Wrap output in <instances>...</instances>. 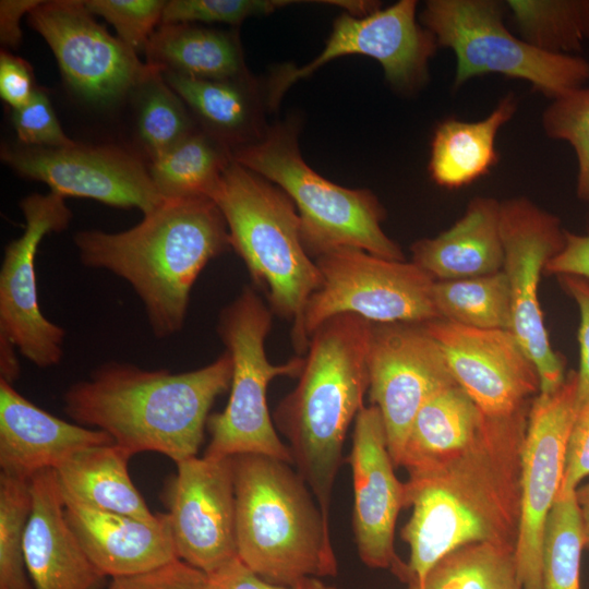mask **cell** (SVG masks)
Instances as JSON below:
<instances>
[{"label": "cell", "mask_w": 589, "mask_h": 589, "mask_svg": "<svg viewBox=\"0 0 589 589\" xmlns=\"http://www.w3.org/2000/svg\"><path fill=\"white\" fill-rule=\"evenodd\" d=\"M206 589H337L316 577H305L293 585L268 582L249 569L238 557L207 575Z\"/></svg>", "instance_id": "44"}, {"label": "cell", "mask_w": 589, "mask_h": 589, "mask_svg": "<svg viewBox=\"0 0 589 589\" xmlns=\"http://www.w3.org/2000/svg\"><path fill=\"white\" fill-rule=\"evenodd\" d=\"M176 465L166 494L176 551L208 575L238 557L231 457L195 456Z\"/></svg>", "instance_id": "18"}, {"label": "cell", "mask_w": 589, "mask_h": 589, "mask_svg": "<svg viewBox=\"0 0 589 589\" xmlns=\"http://www.w3.org/2000/svg\"><path fill=\"white\" fill-rule=\"evenodd\" d=\"M64 200L53 192L22 199L25 230L5 247L0 269V337L38 368L57 365L63 357L65 332L39 306L35 256L46 235L68 228L72 212Z\"/></svg>", "instance_id": "16"}, {"label": "cell", "mask_w": 589, "mask_h": 589, "mask_svg": "<svg viewBox=\"0 0 589 589\" xmlns=\"http://www.w3.org/2000/svg\"><path fill=\"white\" fill-rule=\"evenodd\" d=\"M35 84L31 65L7 50L0 53V96L12 108L25 106L34 96Z\"/></svg>", "instance_id": "45"}, {"label": "cell", "mask_w": 589, "mask_h": 589, "mask_svg": "<svg viewBox=\"0 0 589 589\" xmlns=\"http://www.w3.org/2000/svg\"><path fill=\"white\" fill-rule=\"evenodd\" d=\"M207 575L177 558L135 575L115 577L109 589H206Z\"/></svg>", "instance_id": "41"}, {"label": "cell", "mask_w": 589, "mask_h": 589, "mask_svg": "<svg viewBox=\"0 0 589 589\" xmlns=\"http://www.w3.org/2000/svg\"><path fill=\"white\" fill-rule=\"evenodd\" d=\"M130 457L115 443L74 454L53 470L63 500L149 522L157 521L159 514L149 510L131 480L128 469Z\"/></svg>", "instance_id": "26"}, {"label": "cell", "mask_w": 589, "mask_h": 589, "mask_svg": "<svg viewBox=\"0 0 589 589\" xmlns=\"http://www.w3.org/2000/svg\"><path fill=\"white\" fill-rule=\"evenodd\" d=\"M1 159L26 179L41 181L64 199L85 197L109 206L137 208L143 215L165 199L148 167L134 153L111 145L75 144L47 148L5 145Z\"/></svg>", "instance_id": "17"}, {"label": "cell", "mask_w": 589, "mask_h": 589, "mask_svg": "<svg viewBox=\"0 0 589 589\" xmlns=\"http://www.w3.org/2000/svg\"><path fill=\"white\" fill-rule=\"evenodd\" d=\"M231 375L226 350L182 373L107 362L67 389L64 412L77 424L105 431L131 456L155 452L178 464L197 455L208 412L229 389Z\"/></svg>", "instance_id": "2"}, {"label": "cell", "mask_w": 589, "mask_h": 589, "mask_svg": "<svg viewBox=\"0 0 589 589\" xmlns=\"http://www.w3.org/2000/svg\"><path fill=\"white\" fill-rule=\"evenodd\" d=\"M517 110L514 94L503 97L483 119L474 122L455 117L435 129L429 161L432 180L445 189H460L485 176L498 161L496 137Z\"/></svg>", "instance_id": "27"}, {"label": "cell", "mask_w": 589, "mask_h": 589, "mask_svg": "<svg viewBox=\"0 0 589 589\" xmlns=\"http://www.w3.org/2000/svg\"><path fill=\"white\" fill-rule=\"evenodd\" d=\"M113 443L105 431L55 417L0 380V473L31 481L83 449Z\"/></svg>", "instance_id": "21"}, {"label": "cell", "mask_w": 589, "mask_h": 589, "mask_svg": "<svg viewBox=\"0 0 589 589\" xmlns=\"http://www.w3.org/2000/svg\"><path fill=\"white\" fill-rule=\"evenodd\" d=\"M529 409L485 416L467 448L408 471L406 507H412V513L401 529L410 548L408 584L420 582L442 557L467 544L515 549Z\"/></svg>", "instance_id": "1"}, {"label": "cell", "mask_w": 589, "mask_h": 589, "mask_svg": "<svg viewBox=\"0 0 589 589\" xmlns=\"http://www.w3.org/2000/svg\"><path fill=\"white\" fill-rule=\"evenodd\" d=\"M211 200L225 219L230 247L265 291L271 310L292 322V334L322 284L315 261L303 245L293 202L277 185L233 159Z\"/></svg>", "instance_id": "6"}, {"label": "cell", "mask_w": 589, "mask_h": 589, "mask_svg": "<svg viewBox=\"0 0 589 589\" xmlns=\"http://www.w3.org/2000/svg\"><path fill=\"white\" fill-rule=\"evenodd\" d=\"M31 507L29 481L0 473V589H34L24 549Z\"/></svg>", "instance_id": "36"}, {"label": "cell", "mask_w": 589, "mask_h": 589, "mask_svg": "<svg viewBox=\"0 0 589 589\" xmlns=\"http://www.w3.org/2000/svg\"><path fill=\"white\" fill-rule=\"evenodd\" d=\"M297 1L287 0H170L166 1L160 24H240L254 15L275 12Z\"/></svg>", "instance_id": "38"}, {"label": "cell", "mask_w": 589, "mask_h": 589, "mask_svg": "<svg viewBox=\"0 0 589 589\" xmlns=\"http://www.w3.org/2000/svg\"><path fill=\"white\" fill-rule=\"evenodd\" d=\"M505 2L496 0H429L421 24L437 46L456 57L455 88L469 80L500 74L530 83L534 91L558 98L585 86L589 61L578 55H552L515 36L504 24Z\"/></svg>", "instance_id": "9"}, {"label": "cell", "mask_w": 589, "mask_h": 589, "mask_svg": "<svg viewBox=\"0 0 589 589\" xmlns=\"http://www.w3.org/2000/svg\"><path fill=\"white\" fill-rule=\"evenodd\" d=\"M502 271L512 296L510 332L534 363L540 393H552L566 377L564 359L550 341L539 299L541 275L564 247L565 229L554 214L526 196L501 202Z\"/></svg>", "instance_id": "11"}, {"label": "cell", "mask_w": 589, "mask_h": 589, "mask_svg": "<svg viewBox=\"0 0 589 589\" xmlns=\"http://www.w3.org/2000/svg\"><path fill=\"white\" fill-rule=\"evenodd\" d=\"M40 0H1L0 1V41L5 47L20 45L23 34L20 27L22 17L33 11Z\"/></svg>", "instance_id": "47"}, {"label": "cell", "mask_w": 589, "mask_h": 589, "mask_svg": "<svg viewBox=\"0 0 589 589\" xmlns=\"http://www.w3.org/2000/svg\"><path fill=\"white\" fill-rule=\"evenodd\" d=\"M232 151L196 129L161 155L151 159V178L164 199L212 197Z\"/></svg>", "instance_id": "30"}, {"label": "cell", "mask_w": 589, "mask_h": 589, "mask_svg": "<svg viewBox=\"0 0 589 589\" xmlns=\"http://www.w3.org/2000/svg\"><path fill=\"white\" fill-rule=\"evenodd\" d=\"M417 5L416 0H399L363 17L340 14L316 58L301 68L281 67L272 75L267 106L276 108L298 80L349 55L375 59L395 91L405 94L419 91L429 81V63L438 46L432 33L417 21Z\"/></svg>", "instance_id": "12"}, {"label": "cell", "mask_w": 589, "mask_h": 589, "mask_svg": "<svg viewBox=\"0 0 589 589\" xmlns=\"http://www.w3.org/2000/svg\"><path fill=\"white\" fill-rule=\"evenodd\" d=\"M231 464L238 558L276 585L335 576L329 521L299 472L257 454L232 456Z\"/></svg>", "instance_id": "5"}, {"label": "cell", "mask_w": 589, "mask_h": 589, "mask_svg": "<svg viewBox=\"0 0 589 589\" xmlns=\"http://www.w3.org/2000/svg\"><path fill=\"white\" fill-rule=\"evenodd\" d=\"M541 123L548 137L566 142L573 148L577 159L576 194L589 204V87L551 100Z\"/></svg>", "instance_id": "37"}, {"label": "cell", "mask_w": 589, "mask_h": 589, "mask_svg": "<svg viewBox=\"0 0 589 589\" xmlns=\"http://www.w3.org/2000/svg\"><path fill=\"white\" fill-rule=\"evenodd\" d=\"M314 261L322 284L291 334L299 356L305 354L311 334L338 314H356L373 324L438 318L432 296L435 280L411 261L387 260L349 247L325 252Z\"/></svg>", "instance_id": "10"}, {"label": "cell", "mask_w": 589, "mask_h": 589, "mask_svg": "<svg viewBox=\"0 0 589 589\" xmlns=\"http://www.w3.org/2000/svg\"><path fill=\"white\" fill-rule=\"evenodd\" d=\"M432 296L441 320L480 329H512V296L503 271L435 281Z\"/></svg>", "instance_id": "31"}, {"label": "cell", "mask_w": 589, "mask_h": 589, "mask_svg": "<svg viewBox=\"0 0 589 589\" xmlns=\"http://www.w3.org/2000/svg\"><path fill=\"white\" fill-rule=\"evenodd\" d=\"M584 548L585 536L575 492L558 495L544 526L542 589H580Z\"/></svg>", "instance_id": "34"}, {"label": "cell", "mask_w": 589, "mask_h": 589, "mask_svg": "<svg viewBox=\"0 0 589 589\" xmlns=\"http://www.w3.org/2000/svg\"><path fill=\"white\" fill-rule=\"evenodd\" d=\"M353 482L352 527L361 561L371 568L390 569L408 581V566L394 546L398 514L406 507L405 482L394 471L380 410L363 407L354 420L348 457Z\"/></svg>", "instance_id": "20"}, {"label": "cell", "mask_w": 589, "mask_h": 589, "mask_svg": "<svg viewBox=\"0 0 589 589\" xmlns=\"http://www.w3.org/2000/svg\"><path fill=\"white\" fill-rule=\"evenodd\" d=\"M82 0L41 1L28 25L52 50L67 84L80 96L109 104L135 92L159 69L97 23Z\"/></svg>", "instance_id": "14"}, {"label": "cell", "mask_w": 589, "mask_h": 589, "mask_svg": "<svg viewBox=\"0 0 589 589\" xmlns=\"http://www.w3.org/2000/svg\"><path fill=\"white\" fill-rule=\"evenodd\" d=\"M372 328L373 323L351 313L323 322L309 337L296 387L274 411L292 465L328 521L345 437L369 390Z\"/></svg>", "instance_id": "4"}, {"label": "cell", "mask_w": 589, "mask_h": 589, "mask_svg": "<svg viewBox=\"0 0 589 589\" xmlns=\"http://www.w3.org/2000/svg\"><path fill=\"white\" fill-rule=\"evenodd\" d=\"M73 240L83 265L130 284L157 338L183 327L199 275L231 248L220 211L205 197L165 199L132 228L82 230Z\"/></svg>", "instance_id": "3"}, {"label": "cell", "mask_w": 589, "mask_h": 589, "mask_svg": "<svg viewBox=\"0 0 589 589\" xmlns=\"http://www.w3.org/2000/svg\"><path fill=\"white\" fill-rule=\"evenodd\" d=\"M411 262L435 281L483 276L502 271L501 202L474 196L464 215L433 238L414 241Z\"/></svg>", "instance_id": "24"}, {"label": "cell", "mask_w": 589, "mask_h": 589, "mask_svg": "<svg viewBox=\"0 0 589 589\" xmlns=\"http://www.w3.org/2000/svg\"><path fill=\"white\" fill-rule=\"evenodd\" d=\"M135 92H139L137 133L151 159L197 129L188 107L167 84L160 70Z\"/></svg>", "instance_id": "35"}, {"label": "cell", "mask_w": 589, "mask_h": 589, "mask_svg": "<svg viewBox=\"0 0 589 589\" xmlns=\"http://www.w3.org/2000/svg\"><path fill=\"white\" fill-rule=\"evenodd\" d=\"M484 418L457 384L438 392L417 413L399 466L411 471L467 448L478 436Z\"/></svg>", "instance_id": "29"}, {"label": "cell", "mask_w": 589, "mask_h": 589, "mask_svg": "<svg viewBox=\"0 0 589 589\" xmlns=\"http://www.w3.org/2000/svg\"><path fill=\"white\" fill-rule=\"evenodd\" d=\"M92 14L104 17L117 31L118 38L137 51L161 23L163 0H84Z\"/></svg>", "instance_id": "39"}, {"label": "cell", "mask_w": 589, "mask_h": 589, "mask_svg": "<svg viewBox=\"0 0 589 589\" xmlns=\"http://www.w3.org/2000/svg\"><path fill=\"white\" fill-rule=\"evenodd\" d=\"M291 122L267 127L257 141L232 152L236 163L281 189L293 202L303 245L314 260L337 248L406 261L401 248L383 230L385 211L368 189H348L306 165Z\"/></svg>", "instance_id": "7"}, {"label": "cell", "mask_w": 589, "mask_h": 589, "mask_svg": "<svg viewBox=\"0 0 589 589\" xmlns=\"http://www.w3.org/2000/svg\"><path fill=\"white\" fill-rule=\"evenodd\" d=\"M272 310L256 291L244 287L219 315L217 332L232 362L230 395L221 412L208 416L211 435L205 456L228 458L257 454L292 465L267 406L268 384L278 376L298 377L303 357L273 364L265 352Z\"/></svg>", "instance_id": "8"}, {"label": "cell", "mask_w": 589, "mask_h": 589, "mask_svg": "<svg viewBox=\"0 0 589 589\" xmlns=\"http://www.w3.org/2000/svg\"><path fill=\"white\" fill-rule=\"evenodd\" d=\"M167 84L191 110L204 132L232 152L261 139L262 100L250 75L232 80H204L165 71Z\"/></svg>", "instance_id": "25"}, {"label": "cell", "mask_w": 589, "mask_h": 589, "mask_svg": "<svg viewBox=\"0 0 589 589\" xmlns=\"http://www.w3.org/2000/svg\"><path fill=\"white\" fill-rule=\"evenodd\" d=\"M146 63L195 79L232 80L250 75L238 36L192 24H160L144 49Z\"/></svg>", "instance_id": "28"}, {"label": "cell", "mask_w": 589, "mask_h": 589, "mask_svg": "<svg viewBox=\"0 0 589 589\" xmlns=\"http://www.w3.org/2000/svg\"><path fill=\"white\" fill-rule=\"evenodd\" d=\"M519 37L552 55H575L589 41V0L505 1Z\"/></svg>", "instance_id": "32"}, {"label": "cell", "mask_w": 589, "mask_h": 589, "mask_svg": "<svg viewBox=\"0 0 589 589\" xmlns=\"http://www.w3.org/2000/svg\"><path fill=\"white\" fill-rule=\"evenodd\" d=\"M64 515L86 555L104 576L135 575L179 558L166 514L149 522L64 501Z\"/></svg>", "instance_id": "23"}, {"label": "cell", "mask_w": 589, "mask_h": 589, "mask_svg": "<svg viewBox=\"0 0 589 589\" xmlns=\"http://www.w3.org/2000/svg\"><path fill=\"white\" fill-rule=\"evenodd\" d=\"M544 274L578 276L589 280V235L565 230L564 247L548 262Z\"/></svg>", "instance_id": "46"}, {"label": "cell", "mask_w": 589, "mask_h": 589, "mask_svg": "<svg viewBox=\"0 0 589 589\" xmlns=\"http://www.w3.org/2000/svg\"><path fill=\"white\" fill-rule=\"evenodd\" d=\"M11 120L22 145L59 148L77 144L63 132L47 92L39 86L25 106L12 109Z\"/></svg>", "instance_id": "40"}, {"label": "cell", "mask_w": 589, "mask_h": 589, "mask_svg": "<svg viewBox=\"0 0 589 589\" xmlns=\"http://www.w3.org/2000/svg\"><path fill=\"white\" fill-rule=\"evenodd\" d=\"M32 507L25 531V562L34 589H92L105 576L91 562L64 515L53 469L29 481Z\"/></svg>", "instance_id": "22"}, {"label": "cell", "mask_w": 589, "mask_h": 589, "mask_svg": "<svg viewBox=\"0 0 589 589\" xmlns=\"http://www.w3.org/2000/svg\"><path fill=\"white\" fill-rule=\"evenodd\" d=\"M449 371L489 417L510 416L540 393L534 363L508 329H480L441 318L424 323Z\"/></svg>", "instance_id": "19"}, {"label": "cell", "mask_w": 589, "mask_h": 589, "mask_svg": "<svg viewBox=\"0 0 589 589\" xmlns=\"http://www.w3.org/2000/svg\"><path fill=\"white\" fill-rule=\"evenodd\" d=\"M369 397L381 412L387 447L399 467L410 426L421 407L456 384L438 342L424 323L373 324Z\"/></svg>", "instance_id": "15"}, {"label": "cell", "mask_w": 589, "mask_h": 589, "mask_svg": "<svg viewBox=\"0 0 589 589\" xmlns=\"http://www.w3.org/2000/svg\"><path fill=\"white\" fill-rule=\"evenodd\" d=\"M575 495L580 512L585 536V548L589 549V482L577 488Z\"/></svg>", "instance_id": "49"}, {"label": "cell", "mask_w": 589, "mask_h": 589, "mask_svg": "<svg viewBox=\"0 0 589 589\" xmlns=\"http://www.w3.org/2000/svg\"><path fill=\"white\" fill-rule=\"evenodd\" d=\"M408 589H522L515 549L471 543L442 557L420 582Z\"/></svg>", "instance_id": "33"}, {"label": "cell", "mask_w": 589, "mask_h": 589, "mask_svg": "<svg viewBox=\"0 0 589 589\" xmlns=\"http://www.w3.org/2000/svg\"><path fill=\"white\" fill-rule=\"evenodd\" d=\"M587 477H589V401L577 409L568 434L558 495L576 492L580 481Z\"/></svg>", "instance_id": "42"}, {"label": "cell", "mask_w": 589, "mask_h": 589, "mask_svg": "<svg viewBox=\"0 0 589 589\" xmlns=\"http://www.w3.org/2000/svg\"><path fill=\"white\" fill-rule=\"evenodd\" d=\"M577 372L531 401L520 461V520L515 546L522 589H542V539L564 473L568 434L577 412Z\"/></svg>", "instance_id": "13"}, {"label": "cell", "mask_w": 589, "mask_h": 589, "mask_svg": "<svg viewBox=\"0 0 589 589\" xmlns=\"http://www.w3.org/2000/svg\"><path fill=\"white\" fill-rule=\"evenodd\" d=\"M557 280L577 304L580 315L578 329L579 370L577 371V409L589 401V280L578 276H558Z\"/></svg>", "instance_id": "43"}, {"label": "cell", "mask_w": 589, "mask_h": 589, "mask_svg": "<svg viewBox=\"0 0 589 589\" xmlns=\"http://www.w3.org/2000/svg\"><path fill=\"white\" fill-rule=\"evenodd\" d=\"M15 346L0 337V380L12 384L20 375V364L15 356Z\"/></svg>", "instance_id": "48"}]
</instances>
